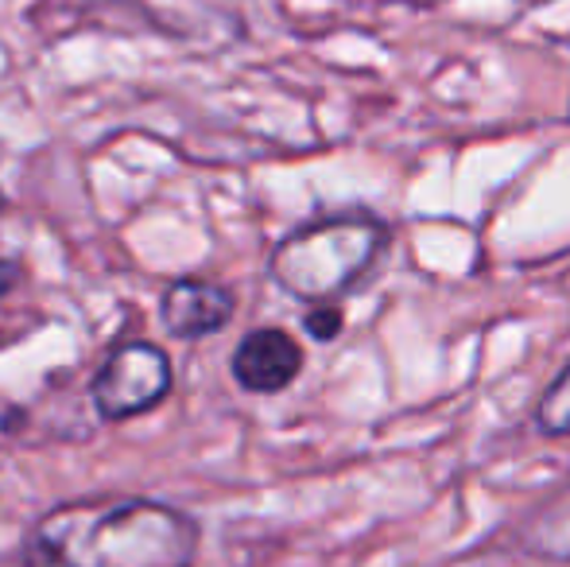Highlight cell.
<instances>
[{
  "mask_svg": "<svg viewBox=\"0 0 570 567\" xmlns=\"http://www.w3.org/2000/svg\"><path fill=\"white\" fill-rule=\"evenodd\" d=\"M47 567H195L198 525L151 498L67 501L28 537Z\"/></svg>",
  "mask_w": 570,
  "mask_h": 567,
  "instance_id": "6da1fadb",
  "label": "cell"
},
{
  "mask_svg": "<svg viewBox=\"0 0 570 567\" xmlns=\"http://www.w3.org/2000/svg\"><path fill=\"white\" fill-rule=\"evenodd\" d=\"M392 229L368 211L331 214L292 229L272 250L268 273L287 295L307 303H331L357 287L381 261Z\"/></svg>",
  "mask_w": 570,
  "mask_h": 567,
  "instance_id": "7a4b0ae2",
  "label": "cell"
},
{
  "mask_svg": "<svg viewBox=\"0 0 570 567\" xmlns=\"http://www.w3.org/2000/svg\"><path fill=\"white\" fill-rule=\"evenodd\" d=\"M94 409L106 420H128L156 409L171 393V358L156 342H120L94 378Z\"/></svg>",
  "mask_w": 570,
  "mask_h": 567,
  "instance_id": "3957f363",
  "label": "cell"
},
{
  "mask_svg": "<svg viewBox=\"0 0 570 567\" xmlns=\"http://www.w3.org/2000/svg\"><path fill=\"white\" fill-rule=\"evenodd\" d=\"M233 378L248 393H279L303 373V346L279 326L248 331L233 350Z\"/></svg>",
  "mask_w": 570,
  "mask_h": 567,
  "instance_id": "277c9868",
  "label": "cell"
},
{
  "mask_svg": "<svg viewBox=\"0 0 570 567\" xmlns=\"http://www.w3.org/2000/svg\"><path fill=\"white\" fill-rule=\"evenodd\" d=\"M233 311H237V295L226 284L198 281V276H183V281L167 284L164 300H159V319L175 339L218 334L233 319Z\"/></svg>",
  "mask_w": 570,
  "mask_h": 567,
  "instance_id": "5b68a950",
  "label": "cell"
},
{
  "mask_svg": "<svg viewBox=\"0 0 570 567\" xmlns=\"http://www.w3.org/2000/svg\"><path fill=\"white\" fill-rule=\"evenodd\" d=\"M528 548L540 556H551V560H567L570 564V498H556L535 525L524 532Z\"/></svg>",
  "mask_w": 570,
  "mask_h": 567,
  "instance_id": "8992f818",
  "label": "cell"
},
{
  "mask_svg": "<svg viewBox=\"0 0 570 567\" xmlns=\"http://www.w3.org/2000/svg\"><path fill=\"white\" fill-rule=\"evenodd\" d=\"M535 428L548 439H570V365L548 385L535 404Z\"/></svg>",
  "mask_w": 570,
  "mask_h": 567,
  "instance_id": "52a82bcc",
  "label": "cell"
},
{
  "mask_svg": "<svg viewBox=\"0 0 570 567\" xmlns=\"http://www.w3.org/2000/svg\"><path fill=\"white\" fill-rule=\"evenodd\" d=\"M303 326H307V334L315 342H334L342 334V326H345V315L338 307H326V303H323V307H315L307 319H303Z\"/></svg>",
  "mask_w": 570,
  "mask_h": 567,
  "instance_id": "ba28073f",
  "label": "cell"
},
{
  "mask_svg": "<svg viewBox=\"0 0 570 567\" xmlns=\"http://www.w3.org/2000/svg\"><path fill=\"white\" fill-rule=\"evenodd\" d=\"M16 276H20V273H16V265H12V261H0V295H8V292H12Z\"/></svg>",
  "mask_w": 570,
  "mask_h": 567,
  "instance_id": "9c48e42d",
  "label": "cell"
}]
</instances>
